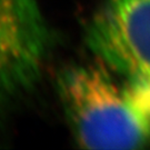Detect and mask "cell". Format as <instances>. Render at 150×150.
Returning <instances> with one entry per match:
<instances>
[{"label":"cell","mask_w":150,"mask_h":150,"mask_svg":"<svg viewBox=\"0 0 150 150\" xmlns=\"http://www.w3.org/2000/svg\"><path fill=\"white\" fill-rule=\"evenodd\" d=\"M71 132L85 149H142L150 145V81L97 59L57 77Z\"/></svg>","instance_id":"obj_1"},{"label":"cell","mask_w":150,"mask_h":150,"mask_svg":"<svg viewBox=\"0 0 150 150\" xmlns=\"http://www.w3.org/2000/svg\"><path fill=\"white\" fill-rule=\"evenodd\" d=\"M51 43L37 0H0V123L40 80Z\"/></svg>","instance_id":"obj_2"},{"label":"cell","mask_w":150,"mask_h":150,"mask_svg":"<svg viewBox=\"0 0 150 150\" xmlns=\"http://www.w3.org/2000/svg\"><path fill=\"white\" fill-rule=\"evenodd\" d=\"M86 42L112 69L150 81V0H102Z\"/></svg>","instance_id":"obj_3"}]
</instances>
